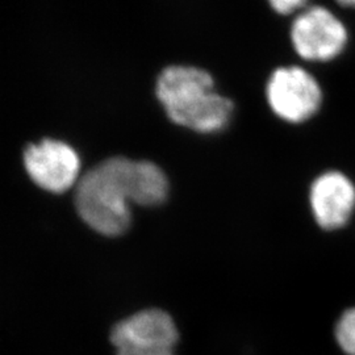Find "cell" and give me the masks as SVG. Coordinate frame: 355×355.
<instances>
[{
    "instance_id": "6da1fadb",
    "label": "cell",
    "mask_w": 355,
    "mask_h": 355,
    "mask_svg": "<svg viewBox=\"0 0 355 355\" xmlns=\"http://www.w3.org/2000/svg\"><path fill=\"white\" fill-rule=\"evenodd\" d=\"M167 187L165 174L152 162L111 157L78 180L74 200L78 214L91 228L105 236H117L130 223L128 200L142 205L161 203Z\"/></svg>"
},
{
    "instance_id": "7a4b0ae2",
    "label": "cell",
    "mask_w": 355,
    "mask_h": 355,
    "mask_svg": "<svg viewBox=\"0 0 355 355\" xmlns=\"http://www.w3.org/2000/svg\"><path fill=\"white\" fill-rule=\"evenodd\" d=\"M157 96L168 117L198 132L218 130L228 123L233 103L214 91L211 74L192 66H168L158 76Z\"/></svg>"
},
{
    "instance_id": "3957f363",
    "label": "cell",
    "mask_w": 355,
    "mask_h": 355,
    "mask_svg": "<svg viewBox=\"0 0 355 355\" xmlns=\"http://www.w3.org/2000/svg\"><path fill=\"white\" fill-rule=\"evenodd\" d=\"M266 94L272 111L291 123L313 116L322 101L318 80L299 66L277 69L270 76Z\"/></svg>"
},
{
    "instance_id": "277c9868",
    "label": "cell",
    "mask_w": 355,
    "mask_h": 355,
    "mask_svg": "<svg viewBox=\"0 0 355 355\" xmlns=\"http://www.w3.org/2000/svg\"><path fill=\"white\" fill-rule=\"evenodd\" d=\"M293 48L309 61H329L343 51L347 31L329 10L315 6L300 13L291 29Z\"/></svg>"
},
{
    "instance_id": "5b68a950",
    "label": "cell",
    "mask_w": 355,
    "mask_h": 355,
    "mask_svg": "<svg viewBox=\"0 0 355 355\" xmlns=\"http://www.w3.org/2000/svg\"><path fill=\"white\" fill-rule=\"evenodd\" d=\"M24 165L29 177L40 187L51 192H62L71 187L76 180L79 158L67 144L45 139L37 145L26 146Z\"/></svg>"
},
{
    "instance_id": "8992f818",
    "label": "cell",
    "mask_w": 355,
    "mask_h": 355,
    "mask_svg": "<svg viewBox=\"0 0 355 355\" xmlns=\"http://www.w3.org/2000/svg\"><path fill=\"white\" fill-rule=\"evenodd\" d=\"M312 212L325 230L343 228L355 209V186L340 171H328L316 178L309 193Z\"/></svg>"
},
{
    "instance_id": "52a82bcc",
    "label": "cell",
    "mask_w": 355,
    "mask_h": 355,
    "mask_svg": "<svg viewBox=\"0 0 355 355\" xmlns=\"http://www.w3.org/2000/svg\"><path fill=\"white\" fill-rule=\"evenodd\" d=\"M110 340L114 347L173 349L179 340L174 320L161 309H145L114 325Z\"/></svg>"
},
{
    "instance_id": "ba28073f",
    "label": "cell",
    "mask_w": 355,
    "mask_h": 355,
    "mask_svg": "<svg viewBox=\"0 0 355 355\" xmlns=\"http://www.w3.org/2000/svg\"><path fill=\"white\" fill-rule=\"evenodd\" d=\"M336 341L346 355H355V306L345 311L336 325Z\"/></svg>"
},
{
    "instance_id": "9c48e42d",
    "label": "cell",
    "mask_w": 355,
    "mask_h": 355,
    "mask_svg": "<svg viewBox=\"0 0 355 355\" xmlns=\"http://www.w3.org/2000/svg\"><path fill=\"white\" fill-rule=\"evenodd\" d=\"M117 355H174V353H173V349H166V347L124 346L117 349Z\"/></svg>"
},
{
    "instance_id": "30bf717a",
    "label": "cell",
    "mask_w": 355,
    "mask_h": 355,
    "mask_svg": "<svg viewBox=\"0 0 355 355\" xmlns=\"http://www.w3.org/2000/svg\"><path fill=\"white\" fill-rule=\"evenodd\" d=\"M270 4L279 13H291L305 6L304 1L302 0H271Z\"/></svg>"
},
{
    "instance_id": "8fae6325",
    "label": "cell",
    "mask_w": 355,
    "mask_h": 355,
    "mask_svg": "<svg viewBox=\"0 0 355 355\" xmlns=\"http://www.w3.org/2000/svg\"><path fill=\"white\" fill-rule=\"evenodd\" d=\"M340 4L345 6V7H353V8H355V0H345V1H340Z\"/></svg>"
}]
</instances>
